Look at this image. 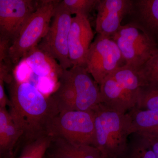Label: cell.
<instances>
[{"mask_svg":"<svg viewBox=\"0 0 158 158\" xmlns=\"http://www.w3.org/2000/svg\"><path fill=\"white\" fill-rule=\"evenodd\" d=\"M10 106L15 123L23 135L32 141L48 135L50 127L59 113L51 96L45 97L29 82L17 80L11 83Z\"/></svg>","mask_w":158,"mask_h":158,"instance_id":"6da1fadb","label":"cell"},{"mask_svg":"<svg viewBox=\"0 0 158 158\" xmlns=\"http://www.w3.org/2000/svg\"><path fill=\"white\" fill-rule=\"evenodd\" d=\"M94 115L95 142L102 158H122L127 147L130 120L127 113L111 110L100 103Z\"/></svg>","mask_w":158,"mask_h":158,"instance_id":"7a4b0ae2","label":"cell"},{"mask_svg":"<svg viewBox=\"0 0 158 158\" xmlns=\"http://www.w3.org/2000/svg\"><path fill=\"white\" fill-rule=\"evenodd\" d=\"M144 85L138 69L123 65L99 85L101 103L119 113H127L136 106L139 91Z\"/></svg>","mask_w":158,"mask_h":158,"instance_id":"3957f363","label":"cell"},{"mask_svg":"<svg viewBox=\"0 0 158 158\" xmlns=\"http://www.w3.org/2000/svg\"><path fill=\"white\" fill-rule=\"evenodd\" d=\"M60 1H38L36 10L29 17L19 34L9 45L7 59L13 65L19 63L35 48L48 31Z\"/></svg>","mask_w":158,"mask_h":158,"instance_id":"277c9868","label":"cell"},{"mask_svg":"<svg viewBox=\"0 0 158 158\" xmlns=\"http://www.w3.org/2000/svg\"><path fill=\"white\" fill-rule=\"evenodd\" d=\"M48 135L77 145L94 146L95 127L93 111L60 112L54 118Z\"/></svg>","mask_w":158,"mask_h":158,"instance_id":"5b68a950","label":"cell"},{"mask_svg":"<svg viewBox=\"0 0 158 158\" xmlns=\"http://www.w3.org/2000/svg\"><path fill=\"white\" fill-rule=\"evenodd\" d=\"M72 17L60 1L46 34L37 47L56 60L63 70L72 67L69 56L68 40Z\"/></svg>","mask_w":158,"mask_h":158,"instance_id":"8992f818","label":"cell"},{"mask_svg":"<svg viewBox=\"0 0 158 158\" xmlns=\"http://www.w3.org/2000/svg\"><path fill=\"white\" fill-rule=\"evenodd\" d=\"M125 65L118 46L111 37L98 34L86 57V69L99 86L105 78Z\"/></svg>","mask_w":158,"mask_h":158,"instance_id":"52a82bcc","label":"cell"},{"mask_svg":"<svg viewBox=\"0 0 158 158\" xmlns=\"http://www.w3.org/2000/svg\"><path fill=\"white\" fill-rule=\"evenodd\" d=\"M118 46L125 65L139 69L158 49L141 31L125 24L111 37Z\"/></svg>","mask_w":158,"mask_h":158,"instance_id":"ba28073f","label":"cell"},{"mask_svg":"<svg viewBox=\"0 0 158 158\" xmlns=\"http://www.w3.org/2000/svg\"><path fill=\"white\" fill-rule=\"evenodd\" d=\"M38 1L0 0V37L3 41L13 42L32 13Z\"/></svg>","mask_w":158,"mask_h":158,"instance_id":"9c48e42d","label":"cell"},{"mask_svg":"<svg viewBox=\"0 0 158 158\" xmlns=\"http://www.w3.org/2000/svg\"><path fill=\"white\" fill-rule=\"evenodd\" d=\"M93 38L88 17L77 15L72 18L68 40L69 56L72 66L85 68L86 57Z\"/></svg>","mask_w":158,"mask_h":158,"instance_id":"30bf717a","label":"cell"},{"mask_svg":"<svg viewBox=\"0 0 158 158\" xmlns=\"http://www.w3.org/2000/svg\"><path fill=\"white\" fill-rule=\"evenodd\" d=\"M133 0H99L96 7L95 29L98 34L111 37L129 13Z\"/></svg>","mask_w":158,"mask_h":158,"instance_id":"8fae6325","label":"cell"},{"mask_svg":"<svg viewBox=\"0 0 158 158\" xmlns=\"http://www.w3.org/2000/svg\"><path fill=\"white\" fill-rule=\"evenodd\" d=\"M124 19L140 30L158 48V0H133Z\"/></svg>","mask_w":158,"mask_h":158,"instance_id":"7c38bea8","label":"cell"},{"mask_svg":"<svg viewBox=\"0 0 158 158\" xmlns=\"http://www.w3.org/2000/svg\"><path fill=\"white\" fill-rule=\"evenodd\" d=\"M68 69L76 94V110L91 111L101 103L99 86L84 67L73 66Z\"/></svg>","mask_w":158,"mask_h":158,"instance_id":"4fadbf2b","label":"cell"},{"mask_svg":"<svg viewBox=\"0 0 158 158\" xmlns=\"http://www.w3.org/2000/svg\"><path fill=\"white\" fill-rule=\"evenodd\" d=\"M127 113L130 120V135H158V110H141L135 106Z\"/></svg>","mask_w":158,"mask_h":158,"instance_id":"5bb4252c","label":"cell"},{"mask_svg":"<svg viewBox=\"0 0 158 158\" xmlns=\"http://www.w3.org/2000/svg\"><path fill=\"white\" fill-rule=\"evenodd\" d=\"M27 63L34 73L40 77H59L62 69L56 60L40 50L37 47L32 49L24 57Z\"/></svg>","mask_w":158,"mask_h":158,"instance_id":"9a60e30c","label":"cell"},{"mask_svg":"<svg viewBox=\"0 0 158 158\" xmlns=\"http://www.w3.org/2000/svg\"><path fill=\"white\" fill-rule=\"evenodd\" d=\"M52 138L55 147L51 158H102L94 146L73 144L62 138Z\"/></svg>","mask_w":158,"mask_h":158,"instance_id":"2e32d148","label":"cell"},{"mask_svg":"<svg viewBox=\"0 0 158 158\" xmlns=\"http://www.w3.org/2000/svg\"><path fill=\"white\" fill-rule=\"evenodd\" d=\"M122 158H156L149 142L138 133L131 134Z\"/></svg>","mask_w":158,"mask_h":158,"instance_id":"e0dca14e","label":"cell"},{"mask_svg":"<svg viewBox=\"0 0 158 158\" xmlns=\"http://www.w3.org/2000/svg\"><path fill=\"white\" fill-rule=\"evenodd\" d=\"M135 107L141 110H158V83H148L141 87Z\"/></svg>","mask_w":158,"mask_h":158,"instance_id":"ac0fdd59","label":"cell"},{"mask_svg":"<svg viewBox=\"0 0 158 158\" xmlns=\"http://www.w3.org/2000/svg\"><path fill=\"white\" fill-rule=\"evenodd\" d=\"M52 140V137L46 135L32 141L25 148L19 158H44Z\"/></svg>","mask_w":158,"mask_h":158,"instance_id":"d6986e66","label":"cell"},{"mask_svg":"<svg viewBox=\"0 0 158 158\" xmlns=\"http://www.w3.org/2000/svg\"><path fill=\"white\" fill-rule=\"evenodd\" d=\"M99 0H63L62 5L70 14L79 15L88 17V15L96 8Z\"/></svg>","mask_w":158,"mask_h":158,"instance_id":"ffe728a7","label":"cell"},{"mask_svg":"<svg viewBox=\"0 0 158 158\" xmlns=\"http://www.w3.org/2000/svg\"><path fill=\"white\" fill-rule=\"evenodd\" d=\"M138 71L145 84L158 83V49Z\"/></svg>","mask_w":158,"mask_h":158,"instance_id":"44dd1931","label":"cell"},{"mask_svg":"<svg viewBox=\"0 0 158 158\" xmlns=\"http://www.w3.org/2000/svg\"><path fill=\"white\" fill-rule=\"evenodd\" d=\"M12 119L6 107L0 108V143L6 126Z\"/></svg>","mask_w":158,"mask_h":158,"instance_id":"7402d4cb","label":"cell"},{"mask_svg":"<svg viewBox=\"0 0 158 158\" xmlns=\"http://www.w3.org/2000/svg\"><path fill=\"white\" fill-rule=\"evenodd\" d=\"M141 135V134H140ZM144 136V138L149 142L153 151L154 152L155 154L158 158V135H141Z\"/></svg>","mask_w":158,"mask_h":158,"instance_id":"603a6c76","label":"cell"},{"mask_svg":"<svg viewBox=\"0 0 158 158\" xmlns=\"http://www.w3.org/2000/svg\"><path fill=\"white\" fill-rule=\"evenodd\" d=\"M6 82L5 76L0 74V108L6 107L7 100L4 88V82Z\"/></svg>","mask_w":158,"mask_h":158,"instance_id":"cb8c5ba5","label":"cell"},{"mask_svg":"<svg viewBox=\"0 0 158 158\" xmlns=\"http://www.w3.org/2000/svg\"><path fill=\"white\" fill-rule=\"evenodd\" d=\"M9 45V43L3 41L0 37V58L7 56V52Z\"/></svg>","mask_w":158,"mask_h":158,"instance_id":"d4e9b609","label":"cell"},{"mask_svg":"<svg viewBox=\"0 0 158 158\" xmlns=\"http://www.w3.org/2000/svg\"><path fill=\"white\" fill-rule=\"evenodd\" d=\"M9 73L8 67L4 63H0V74L6 75Z\"/></svg>","mask_w":158,"mask_h":158,"instance_id":"484cf974","label":"cell"},{"mask_svg":"<svg viewBox=\"0 0 158 158\" xmlns=\"http://www.w3.org/2000/svg\"><path fill=\"white\" fill-rule=\"evenodd\" d=\"M14 158V156H11L9 157V158Z\"/></svg>","mask_w":158,"mask_h":158,"instance_id":"4316f807","label":"cell"},{"mask_svg":"<svg viewBox=\"0 0 158 158\" xmlns=\"http://www.w3.org/2000/svg\"></svg>","mask_w":158,"mask_h":158,"instance_id":"83f0119b","label":"cell"}]
</instances>
